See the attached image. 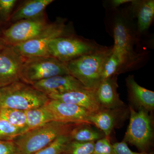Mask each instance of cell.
Masks as SVG:
<instances>
[{
    "instance_id": "6da1fadb",
    "label": "cell",
    "mask_w": 154,
    "mask_h": 154,
    "mask_svg": "<svg viewBox=\"0 0 154 154\" xmlns=\"http://www.w3.org/2000/svg\"><path fill=\"white\" fill-rule=\"evenodd\" d=\"M112 34L114 45L112 51L121 58L122 73L139 68L145 60L147 52H137L134 46L139 43L136 27L134 26L132 17L128 11L114 10Z\"/></svg>"
},
{
    "instance_id": "7a4b0ae2",
    "label": "cell",
    "mask_w": 154,
    "mask_h": 154,
    "mask_svg": "<svg viewBox=\"0 0 154 154\" xmlns=\"http://www.w3.org/2000/svg\"><path fill=\"white\" fill-rule=\"evenodd\" d=\"M112 51V46H103L95 52L69 62L66 63L69 73L88 90L95 92L102 82L103 66Z\"/></svg>"
},
{
    "instance_id": "3957f363",
    "label": "cell",
    "mask_w": 154,
    "mask_h": 154,
    "mask_svg": "<svg viewBox=\"0 0 154 154\" xmlns=\"http://www.w3.org/2000/svg\"><path fill=\"white\" fill-rule=\"evenodd\" d=\"M78 124L50 122L20 134L13 141L20 154H34L61 136L69 134Z\"/></svg>"
},
{
    "instance_id": "277c9868",
    "label": "cell",
    "mask_w": 154,
    "mask_h": 154,
    "mask_svg": "<svg viewBox=\"0 0 154 154\" xmlns=\"http://www.w3.org/2000/svg\"><path fill=\"white\" fill-rule=\"evenodd\" d=\"M49 100L44 93L21 81L0 88L2 108L27 110L44 106Z\"/></svg>"
},
{
    "instance_id": "5b68a950",
    "label": "cell",
    "mask_w": 154,
    "mask_h": 154,
    "mask_svg": "<svg viewBox=\"0 0 154 154\" xmlns=\"http://www.w3.org/2000/svg\"><path fill=\"white\" fill-rule=\"evenodd\" d=\"M103 47L94 40L70 34L51 41L48 46L47 53L48 56L66 63L80 57L95 52Z\"/></svg>"
},
{
    "instance_id": "8992f818",
    "label": "cell",
    "mask_w": 154,
    "mask_h": 154,
    "mask_svg": "<svg viewBox=\"0 0 154 154\" xmlns=\"http://www.w3.org/2000/svg\"><path fill=\"white\" fill-rule=\"evenodd\" d=\"M128 108L129 124L122 141L135 146L141 152H147L153 140V118L142 107L136 111L129 105Z\"/></svg>"
},
{
    "instance_id": "52a82bcc",
    "label": "cell",
    "mask_w": 154,
    "mask_h": 154,
    "mask_svg": "<svg viewBox=\"0 0 154 154\" xmlns=\"http://www.w3.org/2000/svg\"><path fill=\"white\" fill-rule=\"evenodd\" d=\"M65 22V19H57L55 22L48 24L34 38L13 46L14 49L24 58L48 56L47 48L51 41L58 37L72 34L69 32Z\"/></svg>"
},
{
    "instance_id": "ba28073f",
    "label": "cell",
    "mask_w": 154,
    "mask_h": 154,
    "mask_svg": "<svg viewBox=\"0 0 154 154\" xmlns=\"http://www.w3.org/2000/svg\"><path fill=\"white\" fill-rule=\"evenodd\" d=\"M69 74L66 64L50 56L25 58L21 81L31 85L51 77Z\"/></svg>"
},
{
    "instance_id": "9c48e42d",
    "label": "cell",
    "mask_w": 154,
    "mask_h": 154,
    "mask_svg": "<svg viewBox=\"0 0 154 154\" xmlns=\"http://www.w3.org/2000/svg\"><path fill=\"white\" fill-rule=\"evenodd\" d=\"M44 14L35 18L15 22L3 31V38L7 44L14 45L28 41L38 35L47 26Z\"/></svg>"
},
{
    "instance_id": "30bf717a",
    "label": "cell",
    "mask_w": 154,
    "mask_h": 154,
    "mask_svg": "<svg viewBox=\"0 0 154 154\" xmlns=\"http://www.w3.org/2000/svg\"><path fill=\"white\" fill-rule=\"evenodd\" d=\"M25 58L8 45L0 52V88L21 81V72Z\"/></svg>"
},
{
    "instance_id": "8fae6325",
    "label": "cell",
    "mask_w": 154,
    "mask_h": 154,
    "mask_svg": "<svg viewBox=\"0 0 154 154\" xmlns=\"http://www.w3.org/2000/svg\"><path fill=\"white\" fill-rule=\"evenodd\" d=\"M129 114V108L126 106L112 109L102 108L98 112L91 113L89 121L102 131L105 137H110L113 130L121 126Z\"/></svg>"
},
{
    "instance_id": "7c38bea8",
    "label": "cell",
    "mask_w": 154,
    "mask_h": 154,
    "mask_svg": "<svg viewBox=\"0 0 154 154\" xmlns=\"http://www.w3.org/2000/svg\"><path fill=\"white\" fill-rule=\"evenodd\" d=\"M45 106L51 114L54 121L91 124L89 118L91 113L77 105L50 99Z\"/></svg>"
},
{
    "instance_id": "4fadbf2b",
    "label": "cell",
    "mask_w": 154,
    "mask_h": 154,
    "mask_svg": "<svg viewBox=\"0 0 154 154\" xmlns=\"http://www.w3.org/2000/svg\"><path fill=\"white\" fill-rule=\"evenodd\" d=\"M30 85L48 97L78 90H88L79 80L70 74L55 76Z\"/></svg>"
},
{
    "instance_id": "5bb4252c",
    "label": "cell",
    "mask_w": 154,
    "mask_h": 154,
    "mask_svg": "<svg viewBox=\"0 0 154 154\" xmlns=\"http://www.w3.org/2000/svg\"><path fill=\"white\" fill-rule=\"evenodd\" d=\"M48 98L77 105L91 113H96L102 108L96 99L95 92L88 90L72 91Z\"/></svg>"
},
{
    "instance_id": "9a60e30c",
    "label": "cell",
    "mask_w": 154,
    "mask_h": 154,
    "mask_svg": "<svg viewBox=\"0 0 154 154\" xmlns=\"http://www.w3.org/2000/svg\"><path fill=\"white\" fill-rule=\"evenodd\" d=\"M118 76L102 81L95 92L96 99L102 108L112 109L126 106L117 92Z\"/></svg>"
},
{
    "instance_id": "2e32d148",
    "label": "cell",
    "mask_w": 154,
    "mask_h": 154,
    "mask_svg": "<svg viewBox=\"0 0 154 154\" xmlns=\"http://www.w3.org/2000/svg\"><path fill=\"white\" fill-rule=\"evenodd\" d=\"M125 83L129 102L132 107L137 109L142 107L152 112L154 109V92L139 85L134 76L129 75L125 79Z\"/></svg>"
},
{
    "instance_id": "e0dca14e",
    "label": "cell",
    "mask_w": 154,
    "mask_h": 154,
    "mask_svg": "<svg viewBox=\"0 0 154 154\" xmlns=\"http://www.w3.org/2000/svg\"><path fill=\"white\" fill-rule=\"evenodd\" d=\"M130 6V15L137 18L138 36L146 33L151 25L154 18V0H133Z\"/></svg>"
},
{
    "instance_id": "ac0fdd59",
    "label": "cell",
    "mask_w": 154,
    "mask_h": 154,
    "mask_svg": "<svg viewBox=\"0 0 154 154\" xmlns=\"http://www.w3.org/2000/svg\"><path fill=\"white\" fill-rule=\"evenodd\" d=\"M53 0H29L20 6L11 15L10 20L16 22L35 18L43 14Z\"/></svg>"
},
{
    "instance_id": "d6986e66",
    "label": "cell",
    "mask_w": 154,
    "mask_h": 154,
    "mask_svg": "<svg viewBox=\"0 0 154 154\" xmlns=\"http://www.w3.org/2000/svg\"><path fill=\"white\" fill-rule=\"evenodd\" d=\"M91 125L89 123L77 125L69 134L72 140L89 142H95L105 137L102 131Z\"/></svg>"
},
{
    "instance_id": "ffe728a7",
    "label": "cell",
    "mask_w": 154,
    "mask_h": 154,
    "mask_svg": "<svg viewBox=\"0 0 154 154\" xmlns=\"http://www.w3.org/2000/svg\"><path fill=\"white\" fill-rule=\"evenodd\" d=\"M25 111L27 131L54 121L52 116L45 105Z\"/></svg>"
},
{
    "instance_id": "44dd1931",
    "label": "cell",
    "mask_w": 154,
    "mask_h": 154,
    "mask_svg": "<svg viewBox=\"0 0 154 154\" xmlns=\"http://www.w3.org/2000/svg\"><path fill=\"white\" fill-rule=\"evenodd\" d=\"M0 117L8 121L10 124L27 131L25 110L13 108H2Z\"/></svg>"
},
{
    "instance_id": "7402d4cb",
    "label": "cell",
    "mask_w": 154,
    "mask_h": 154,
    "mask_svg": "<svg viewBox=\"0 0 154 154\" xmlns=\"http://www.w3.org/2000/svg\"><path fill=\"white\" fill-rule=\"evenodd\" d=\"M122 63L121 58L112 51L105 61L102 73V82L113 76L122 73Z\"/></svg>"
},
{
    "instance_id": "603a6c76",
    "label": "cell",
    "mask_w": 154,
    "mask_h": 154,
    "mask_svg": "<svg viewBox=\"0 0 154 154\" xmlns=\"http://www.w3.org/2000/svg\"><path fill=\"white\" fill-rule=\"evenodd\" d=\"M95 143L70 140L67 144L62 154H93Z\"/></svg>"
},
{
    "instance_id": "cb8c5ba5",
    "label": "cell",
    "mask_w": 154,
    "mask_h": 154,
    "mask_svg": "<svg viewBox=\"0 0 154 154\" xmlns=\"http://www.w3.org/2000/svg\"><path fill=\"white\" fill-rule=\"evenodd\" d=\"M25 132V129L14 126L0 117V140H13Z\"/></svg>"
},
{
    "instance_id": "d4e9b609",
    "label": "cell",
    "mask_w": 154,
    "mask_h": 154,
    "mask_svg": "<svg viewBox=\"0 0 154 154\" xmlns=\"http://www.w3.org/2000/svg\"><path fill=\"white\" fill-rule=\"evenodd\" d=\"M71 139L69 134L61 136L47 146L34 154H61Z\"/></svg>"
},
{
    "instance_id": "484cf974",
    "label": "cell",
    "mask_w": 154,
    "mask_h": 154,
    "mask_svg": "<svg viewBox=\"0 0 154 154\" xmlns=\"http://www.w3.org/2000/svg\"><path fill=\"white\" fill-rule=\"evenodd\" d=\"M93 154H113V144L110 137H105L95 143Z\"/></svg>"
},
{
    "instance_id": "4316f807",
    "label": "cell",
    "mask_w": 154,
    "mask_h": 154,
    "mask_svg": "<svg viewBox=\"0 0 154 154\" xmlns=\"http://www.w3.org/2000/svg\"><path fill=\"white\" fill-rule=\"evenodd\" d=\"M17 1L0 0V19L4 22L8 21Z\"/></svg>"
},
{
    "instance_id": "83f0119b",
    "label": "cell",
    "mask_w": 154,
    "mask_h": 154,
    "mask_svg": "<svg viewBox=\"0 0 154 154\" xmlns=\"http://www.w3.org/2000/svg\"><path fill=\"white\" fill-rule=\"evenodd\" d=\"M113 154H153V152H133L129 148L127 143L123 141L121 142H117L113 144Z\"/></svg>"
},
{
    "instance_id": "f1b7e54d",
    "label": "cell",
    "mask_w": 154,
    "mask_h": 154,
    "mask_svg": "<svg viewBox=\"0 0 154 154\" xmlns=\"http://www.w3.org/2000/svg\"><path fill=\"white\" fill-rule=\"evenodd\" d=\"M0 154H20L13 140H0Z\"/></svg>"
},
{
    "instance_id": "f546056e",
    "label": "cell",
    "mask_w": 154,
    "mask_h": 154,
    "mask_svg": "<svg viewBox=\"0 0 154 154\" xmlns=\"http://www.w3.org/2000/svg\"><path fill=\"white\" fill-rule=\"evenodd\" d=\"M133 0H112L110 2V6L113 10L118 9L120 5L126 3H131Z\"/></svg>"
},
{
    "instance_id": "4dcf8cb0",
    "label": "cell",
    "mask_w": 154,
    "mask_h": 154,
    "mask_svg": "<svg viewBox=\"0 0 154 154\" xmlns=\"http://www.w3.org/2000/svg\"><path fill=\"white\" fill-rule=\"evenodd\" d=\"M8 45L3 37H0V52Z\"/></svg>"
},
{
    "instance_id": "1f68e13d",
    "label": "cell",
    "mask_w": 154,
    "mask_h": 154,
    "mask_svg": "<svg viewBox=\"0 0 154 154\" xmlns=\"http://www.w3.org/2000/svg\"><path fill=\"white\" fill-rule=\"evenodd\" d=\"M2 105H1V103H0V113H1V110H2Z\"/></svg>"
},
{
    "instance_id": "d6a6232c",
    "label": "cell",
    "mask_w": 154,
    "mask_h": 154,
    "mask_svg": "<svg viewBox=\"0 0 154 154\" xmlns=\"http://www.w3.org/2000/svg\"></svg>"
}]
</instances>
